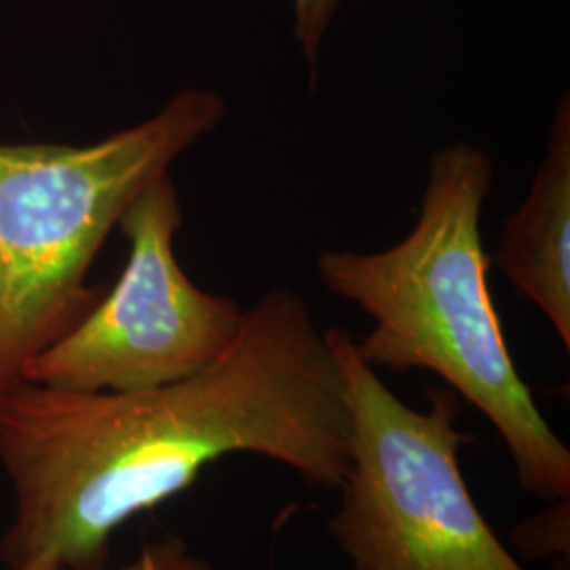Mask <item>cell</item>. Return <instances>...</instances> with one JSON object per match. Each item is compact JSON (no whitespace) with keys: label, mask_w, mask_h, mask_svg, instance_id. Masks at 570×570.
Masks as SVG:
<instances>
[{"label":"cell","mask_w":570,"mask_h":570,"mask_svg":"<svg viewBox=\"0 0 570 570\" xmlns=\"http://www.w3.org/2000/svg\"><path fill=\"white\" fill-rule=\"evenodd\" d=\"M230 454L338 490L351 459L345 387L305 301L271 289L225 353L161 387L81 393L21 381L0 393V468L13 508L9 570L106 569L115 532Z\"/></svg>","instance_id":"6da1fadb"},{"label":"cell","mask_w":570,"mask_h":570,"mask_svg":"<svg viewBox=\"0 0 570 570\" xmlns=\"http://www.w3.org/2000/svg\"><path fill=\"white\" fill-rule=\"evenodd\" d=\"M492 183L487 150L468 142L440 148L406 237L374 254L324 249L317 273L372 320L357 343L370 366L438 374L499 431L520 487L562 503L570 497V450L513 364L490 296L480 220Z\"/></svg>","instance_id":"7a4b0ae2"},{"label":"cell","mask_w":570,"mask_h":570,"mask_svg":"<svg viewBox=\"0 0 570 570\" xmlns=\"http://www.w3.org/2000/svg\"><path fill=\"white\" fill-rule=\"evenodd\" d=\"M225 117L184 89L98 142H0V393L102 298L89 271L122 212Z\"/></svg>","instance_id":"3957f363"},{"label":"cell","mask_w":570,"mask_h":570,"mask_svg":"<svg viewBox=\"0 0 570 570\" xmlns=\"http://www.w3.org/2000/svg\"><path fill=\"white\" fill-rule=\"evenodd\" d=\"M345 387L351 459L327 530L353 570H527L490 529L463 478L459 395L404 404L343 327L324 332Z\"/></svg>","instance_id":"277c9868"},{"label":"cell","mask_w":570,"mask_h":570,"mask_svg":"<svg viewBox=\"0 0 570 570\" xmlns=\"http://www.w3.org/2000/svg\"><path fill=\"white\" fill-rule=\"evenodd\" d=\"M121 277L96 306L30 362L23 381L81 393L161 387L209 366L235 341L245 308L204 292L176 256L183 205L167 171L122 212Z\"/></svg>","instance_id":"5b68a950"},{"label":"cell","mask_w":570,"mask_h":570,"mask_svg":"<svg viewBox=\"0 0 570 570\" xmlns=\"http://www.w3.org/2000/svg\"><path fill=\"white\" fill-rule=\"evenodd\" d=\"M515 292L541 308L570 348V98L551 121L548 153L529 197L508 218L494 256Z\"/></svg>","instance_id":"8992f818"},{"label":"cell","mask_w":570,"mask_h":570,"mask_svg":"<svg viewBox=\"0 0 570 570\" xmlns=\"http://www.w3.org/2000/svg\"><path fill=\"white\" fill-rule=\"evenodd\" d=\"M515 543L524 556H551L569 551V501L553 503L515 530Z\"/></svg>","instance_id":"52a82bcc"},{"label":"cell","mask_w":570,"mask_h":570,"mask_svg":"<svg viewBox=\"0 0 570 570\" xmlns=\"http://www.w3.org/2000/svg\"><path fill=\"white\" fill-rule=\"evenodd\" d=\"M26 570H70L53 564H42ZM106 570V569H100ZM112 570H214L204 556L190 550V546L183 537L167 534L161 541L146 543L138 558H134L129 564Z\"/></svg>","instance_id":"ba28073f"},{"label":"cell","mask_w":570,"mask_h":570,"mask_svg":"<svg viewBox=\"0 0 570 570\" xmlns=\"http://www.w3.org/2000/svg\"><path fill=\"white\" fill-rule=\"evenodd\" d=\"M294 2V39L301 42L306 61L317 63L322 42L341 0H292Z\"/></svg>","instance_id":"9c48e42d"}]
</instances>
